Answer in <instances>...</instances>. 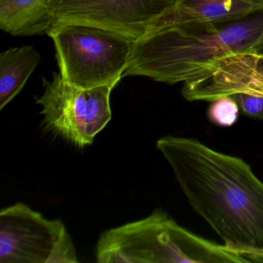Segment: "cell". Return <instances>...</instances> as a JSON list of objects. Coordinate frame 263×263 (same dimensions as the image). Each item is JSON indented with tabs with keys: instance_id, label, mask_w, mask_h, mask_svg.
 Returning <instances> with one entry per match:
<instances>
[{
	"instance_id": "cell-2",
	"label": "cell",
	"mask_w": 263,
	"mask_h": 263,
	"mask_svg": "<svg viewBox=\"0 0 263 263\" xmlns=\"http://www.w3.org/2000/svg\"><path fill=\"white\" fill-rule=\"evenodd\" d=\"M220 26L189 24L146 33L132 44L123 76L184 84L232 53H258L263 40V12Z\"/></svg>"
},
{
	"instance_id": "cell-5",
	"label": "cell",
	"mask_w": 263,
	"mask_h": 263,
	"mask_svg": "<svg viewBox=\"0 0 263 263\" xmlns=\"http://www.w3.org/2000/svg\"><path fill=\"white\" fill-rule=\"evenodd\" d=\"M65 224L23 202L0 211V263H77Z\"/></svg>"
},
{
	"instance_id": "cell-11",
	"label": "cell",
	"mask_w": 263,
	"mask_h": 263,
	"mask_svg": "<svg viewBox=\"0 0 263 263\" xmlns=\"http://www.w3.org/2000/svg\"><path fill=\"white\" fill-rule=\"evenodd\" d=\"M41 61L31 46L10 48L0 55V110L21 93Z\"/></svg>"
},
{
	"instance_id": "cell-10",
	"label": "cell",
	"mask_w": 263,
	"mask_h": 263,
	"mask_svg": "<svg viewBox=\"0 0 263 263\" xmlns=\"http://www.w3.org/2000/svg\"><path fill=\"white\" fill-rule=\"evenodd\" d=\"M52 0H0V28L13 36L48 34Z\"/></svg>"
},
{
	"instance_id": "cell-12",
	"label": "cell",
	"mask_w": 263,
	"mask_h": 263,
	"mask_svg": "<svg viewBox=\"0 0 263 263\" xmlns=\"http://www.w3.org/2000/svg\"><path fill=\"white\" fill-rule=\"evenodd\" d=\"M239 107L232 97L219 98L212 102L208 115L210 121L221 127H231L238 118Z\"/></svg>"
},
{
	"instance_id": "cell-14",
	"label": "cell",
	"mask_w": 263,
	"mask_h": 263,
	"mask_svg": "<svg viewBox=\"0 0 263 263\" xmlns=\"http://www.w3.org/2000/svg\"><path fill=\"white\" fill-rule=\"evenodd\" d=\"M258 53L259 54H263V40L261 41V45H260L259 48L258 50Z\"/></svg>"
},
{
	"instance_id": "cell-8",
	"label": "cell",
	"mask_w": 263,
	"mask_h": 263,
	"mask_svg": "<svg viewBox=\"0 0 263 263\" xmlns=\"http://www.w3.org/2000/svg\"><path fill=\"white\" fill-rule=\"evenodd\" d=\"M189 101H213L238 93L263 97V60L255 51L237 52L218 61L193 81L184 83Z\"/></svg>"
},
{
	"instance_id": "cell-13",
	"label": "cell",
	"mask_w": 263,
	"mask_h": 263,
	"mask_svg": "<svg viewBox=\"0 0 263 263\" xmlns=\"http://www.w3.org/2000/svg\"><path fill=\"white\" fill-rule=\"evenodd\" d=\"M232 98L235 99L238 107L246 116L255 119H262L263 97L247 93H238L232 96Z\"/></svg>"
},
{
	"instance_id": "cell-4",
	"label": "cell",
	"mask_w": 263,
	"mask_h": 263,
	"mask_svg": "<svg viewBox=\"0 0 263 263\" xmlns=\"http://www.w3.org/2000/svg\"><path fill=\"white\" fill-rule=\"evenodd\" d=\"M48 36L60 73L79 88L115 87L124 75L133 41L109 30L77 24L53 25Z\"/></svg>"
},
{
	"instance_id": "cell-15",
	"label": "cell",
	"mask_w": 263,
	"mask_h": 263,
	"mask_svg": "<svg viewBox=\"0 0 263 263\" xmlns=\"http://www.w3.org/2000/svg\"><path fill=\"white\" fill-rule=\"evenodd\" d=\"M260 55H261V59H262V60H263V54H260Z\"/></svg>"
},
{
	"instance_id": "cell-1",
	"label": "cell",
	"mask_w": 263,
	"mask_h": 263,
	"mask_svg": "<svg viewBox=\"0 0 263 263\" xmlns=\"http://www.w3.org/2000/svg\"><path fill=\"white\" fill-rule=\"evenodd\" d=\"M157 148L194 210L238 252L263 249V182L241 158L196 138L163 137Z\"/></svg>"
},
{
	"instance_id": "cell-9",
	"label": "cell",
	"mask_w": 263,
	"mask_h": 263,
	"mask_svg": "<svg viewBox=\"0 0 263 263\" xmlns=\"http://www.w3.org/2000/svg\"><path fill=\"white\" fill-rule=\"evenodd\" d=\"M262 12L263 0H181L155 20L146 33L189 24L224 25Z\"/></svg>"
},
{
	"instance_id": "cell-6",
	"label": "cell",
	"mask_w": 263,
	"mask_h": 263,
	"mask_svg": "<svg viewBox=\"0 0 263 263\" xmlns=\"http://www.w3.org/2000/svg\"><path fill=\"white\" fill-rule=\"evenodd\" d=\"M44 92L36 99L50 130L79 147L91 144L111 119L110 96L114 87L79 88L54 73L44 79Z\"/></svg>"
},
{
	"instance_id": "cell-7",
	"label": "cell",
	"mask_w": 263,
	"mask_h": 263,
	"mask_svg": "<svg viewBox=\"0 0 263 263\" xmlns=\"http://www.w3.org/2000/svg\"><path fill=\"white\" fill-rule=\"evenodd\" d=\"M181 0H52L56 24L90 26L136 41L149 26Z\"/></svg>"
},
{
	"instance_id": "cell-3",
	"label": "cell",
	"mask_w": 263,
	"mask_h": 263,
	"mask_svg": "<svg viewBox=\"0 0 263 263\" xmlns=\"http://www.w3.org/2000/svg\"><path fill=\"white\" fill-rule=\"evenodd\" d=\"M99 263H245L244 255L181 227L161 209L108 229L95 248Z\"/></svg>"
}]
</instances>
